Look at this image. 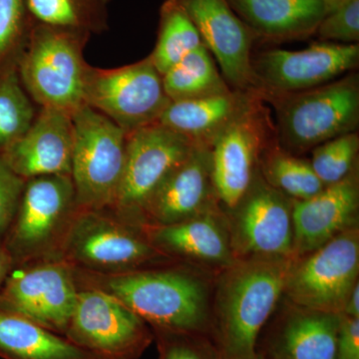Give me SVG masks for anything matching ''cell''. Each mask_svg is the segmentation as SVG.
Instances as JSON below:
<instances>
[{
	"instance_id": "484cf974",
	"label": "cell",
	"mask_w": 359,
	"mask_h": 359,
	"mask_svg": "<svg viewBox=\"0 0 359 359\" xmlns=\"http://www.w3.org/2000/svg\"><path fill=\"white\" fill-rule=\"evenodd\" d=\"M259 171L269 186L294 201L308 200L325 188L309 161L287 152L278 142L264 149Z\"/></svg>"
},
{
	"instance_id": "8fae6325",
	"label": "cell",
	"mask_w": 359,
	"mask_h": 359,
	"mask_svg": "<svg viewBox=\"0 0 359 359\" xmlns=\"http://www.w3.org/2000/svg\"><path fill=\"white\" fill-rule=\"evenodd\" d=\"M65 337L100 359H138L154 332L119 299L98 290H79Z\"/></svg>"
},
{
	"instance_id": "836d02e7",
	"label": "cell",
	"mask_w": 359,
	"mask_h": 359,
	"mask_svg": "<svg viewBox=\"0 0 359 359\" xmlns=\"http://www.w3.org/2000/svg\"><path fill=\"white\" fill-rule=\"evenodd\" d=\"M25 182L0 157V245L15 218Z\"/></svg>"
},
{
	"instance_id": "d6986e66",
	"label": "cell",
	"mask_w": 359,
	"mask_h": 359,
	"mask_svg": "<svg viewBox=\"0 0 359 359\" xmlns=\"http://www.w3.org/2000/svg\"><path fill=\"white\" fill-rule=\"evenodd\" d=\"M72 114L40 107L32 126L0 157L25 180L46 175H71Z\"/></svg>"
},
{
	"instance_id": "52a82bcc",
	"label": "cell",
	"mask_w": 359,
	"mask_h": 359,
	"mask_svg": "<svg viewBox=\"0 0 359 359\" xmlns=\"http://www.w3.org/2000/svg\"><path fill=\"white\" fill-rule=\"evenodd\" d=\"M72 120L70 176L78 208L110 210L124 174L128 134L88 106L75 111Z\"/></svg>"
},
{
	"instance_id": "5b68a950",
	"label": "cell",
	"mask_w": 359,
	"mask_h": 359,
	"mask_svg": "<svg viewBox=\"0 0 359 359\" xmlns=\"http://www.w3.org/2000/svg\"><path fill=\"white\" fill-rule=\"evenodd\" d=\"M58 259L72 268L103 275L177 263L156 249L142 228L106 210L81 208L71 221Z\"/></svg>"
},
{
	"instance_id": "6da1fadb",
	"label": "cell",
	"mask_w": 359,
	"mask_h": 359,
	"mask_svg": "<svg viewBox=\"0 0 359 359\" xmlns=\"http://www.w3.org/2000/svg\"><path fill=\"white\" fill-rule=\"evenodd\" d=\"M72 269L78 290L112 295L152 330L210 334L214 273L181 263L113 275Z\"/></svg>"
},
{
	"instance_id": "603a6c76",
	"label": "cell",
	"mask_w": 359,
	"mask_h": 359,
	"mask_svg": "<svg viewBox=\"0 0 359 359\" xmlns=\"http://www.w3.org/2000/svg\"><path fill=\"white\" fill-rule=\"evenodd\" d=\"M254 94L231 90L222 95L171 101L158 123L194 144L211 147L219 132L244 109Z\"/></svg>"
},
{
	"instance_id": "4dcf8cb0",
	"label": "cell",
	"mask_w": 359,
	"mask_h": 359,
	"mask_svg": "<svg viewBox=\"0 0 359 359\" xmlns=\"http://www.w3.org/2000/svg\"><path fill=\"white\" fill-rule=\"evenodd\" d=\"M32 25L25 0H0V70L18 63Z\"/></svg>"
},
{
	"instance_id": "7402d4cb",
	"label": "cell",
	"mask_w": 359,
	"mask_h": 359,
	"mask_svg": "<svg viewBox=\"0 0 359 359\" xmlns=\"http://www.w3.org/2000/svg\"><path fill=\"white\" fill-rule=\"evenodd\" d=\"M256 39L290 41L316 34L327 13L321 0H226Z\"/></svg>"
},
{
	"instance_id": "d6a6232c",
	"label": "cell",
	"mask_w": 359,
	"mask_h": 359,
	"mask_svg": "<svg viewBox=\"0 0 359 359\" xmlns=\"http://www.w3.org/2000/svg\"><path fill=\"white\" fill-rule=\"evenodd\" d=\"M316 34L320 41L358 44L359 0H348L334 11H328L320 21Z\"/></svg>"
},
{
	"instance_id": "e0dca14e",
	"label": "cell",
	"mask_w": 359,
	"mask_h": 359,
	"mask_svg": "<svg viewBox=\"0 0 359 359\" xmlns=\"http://www.w3.org/2000/svg\"><path fill=\"white\" fill-rule=\"evenodd\" d=\"M142 230L156 249L177 263L217 275L237 261L221 207L180 223Z\"/></svg>"
},
{
	"instance_id": "d590c367",
	"label": "cell",
	"mask_w": 359,
	"mask_h": 359,
	"mask_svg": "<svg viewBox=\"0 0 359 359\" xmlns=\"http://www.w3.org/2000/svg\"><path fill=\"white\" fill-rule=\"evenodd\" d=\"M340 314L348 318H359V283L354 287L353 292L347 297Z\"/></svg>"
},
{
	"instance_id": "8d00e7d4",
	"label": "cell",
	"mask_w": 359,
	"mask_h": 359,
	"mask_svg": "<svg viewBox=\"0 0 359 359\" xmlns=\"http://www.w3.org/2000/svg\"><path fill=\"white\" fill-rule=\"evenodd\" d=\"M13 266V259L9 256L7 250L4 249V245H0V290H1L7 276L9 275Z\"/></svg>"
},
{
	"instance_id": "ba28073f",
	"label": "cell",
	"mask_w": 359,
	"mask_h": 359,
	"mask_svg": "<svg viewBox=\"0 0 359 359\" xmlns=\"http://www.w3.org/2000/svg\"><path fill=\"white\" fill-rule=\"evenodd\" d=\"M194 146L192 141L158 122L127 135L124 174L114 204L106 211L142 228L149 201Z\"/></svg>"
},
{
	"instance_id": "2e32d148",
	"label": "cell",
	"mask_w": 359,
	"mask_h": 359,
	"mask_svg": "<svg viewBox=\"0 0 359 359\" xmlns=\"http://www.w3.org/2000/svg\"><path fill=\"white\" fill-rule=\"evenodd\" d=\"M231 89L259 93L252 65L256 37L226 0H179Z\"/></svg>"
},
{
	"instance_id": "ac0fdd59",
	"label": "cell",
	"mask_w": 359,
	"mask_h": 359,
	"mask_svg": "<svg viewBox=\"0 0 359 359\" xmlns=\"http://www.w3.org/2000/svg\"><path fill=\"white\" fill-rule=\"evenodd\" d=\"M219 207L212 179L211 147L195 144L149 201L143 226L180 223Z\"/></svg>"
},
{
	"instance_id": "74e56055",
	"label": "cell",
	"mask_w": 359,
	"mask_h": 359,
	"mask_svg": "<svg viewBox=\"0 0 359 359\" xmlns=\"http://www.w3.org/2000/svg\"><path fill=\"white\" fill-rule=\"evenodd\" d=\"M321 1L325 4L328 13V11H334V9L341 6V4H346V2L348 1V0H321Z\"/></svg>"
},
{
	"instance_id": "44dd1931",
	"label": "cell",
	"mask_w": 359,
	"mask_h": 359,
	"mask_svg": "<svg viewBox=\"0 0 359 359\" xmlns=\"http://www.w3.org/2000/svg\"><path fill=\"white\" fill-rule=\"evenodd\" d=\"M283 304L264 358L337 359L340 314Z\"/></svg>"
},
{
	"instance_id": "30bf717a",
	"label": "cell",
	"mask_w": 359,
	"mask_h": 359,
	"mask_svg": "<svg viewBox=\"0 0 359 359\" xmlns=\"http://www.w3.org/2000/svg\"><path fill=\"white\" fill-rule=\"evenodd\" d=\"M359 226H353L304 256L294 257L283 297L302 308L341 313L358 285Z\"/></svg>"
},
{
	"instance_id": "83f0119b",
	"label": "cell",
	"mask_w": 359,
	"mask_h": 359,
	"mask_svg": "<svg viewBox=\"0 0 359 359\" xmlns=\"http://www.w3.org/2000/svg\"><path fill=\"white\" fill-rule=\"evenodd\" d=\"M202 45L199 32L179 0H166L160 9L157 42L149 55L160 74H165Z\"/></svg>"
},
{
	"instance_id": "4fadbf2b",
	"label": "cell",
	"mask_w": 359,
	"mask_h": 359,
	"mask_svg": "<svg viewBox=\"0 0 359 359\" xmlns=\"http://www.w3.org/2000/svg\"><path fill=\"white\" fill-rule=\"evenodd\" d=\"M72 266L59 259L13 266L0 290V311L65 337L76 306Z\"/></svg>"
},
{
	"instance_id": "d4e9b609",
	"label": "cell",
	"mask_w": 359,
	"mask_h": 359,
	"mask_svg": "<svg viewBox=\"0 0 359 359\" xmlns=\"http://www.w3.org/2000/svg\"><path fill=\"white\" fill-rule=\"evenodd\" d=\"M162 77L165 91L171 101L222 95L233 90L219 72L205 45L187 54Z\"/></svg>"
},
{
	"instance_id": "1f68e13d",
	"label": "cell",
	"mask_w": 359,
	"mask_h": 359,
	"mask_svg": "<svg viewBox=\"0 0 359 359\" xmlns=\"http://www.w3.org/2000/svg\"><path fill=\"white\" fill-rule=\"evenodd\" d=\"M153 332L160 359H222L210 334L162 330Z\"/></svg>"
},
{
	"instance_id": "277c9868",
	"label": "cell",
	"mask_w": 359,
	"mask_h": 359,
	"mask_svg": "<svg viewBox=\"0 0 359 359\" xmlns=\"http://www.w3.org/2000/svg\"><path fill=\"white\" fill-rule=\"evenodd\" d=\"M262 98L275 106L278 144L292 154H304L341 135L358 132V73L313 89Z\"/></svg>"
},
{
	"instance_id": "9c48e42d",
	"label": "cell",
	"mask_w": 359,
	"mask_h": 359,
	"mask_svg": "<svg viewBox=\"0 0 359 359\" xmlns=\"http://www.w3.org/2000/svg\"><path fill=\"white\" fill-rule=\"evenodd\" d=\"M170 103L162 75L150 56L112 69L90 66L84 105L109 118L127 134L159 121Z\"/></svg>"
},
{
	"instance_id": "4316f807",
	"label": "cell",
	"mask_w": 359,
	"mask_h": 359,
	"mask_svg": "<svg viewBox=\"0 0 359 359\" xmlns=\"http://www.w3.org/2000/svg\"><path fill=\"white\" fill-rule=\"evenodd\" d=\"M111 0H25L32 21L99 34L108 29Z\"/></svg>"
},
{
	"instance_id": "8992f818",
	"label": "cell",
	"mask_w": 359,
	"mask_h": 359,
	"mask_svg": "<svg viewBox=\"0 0 359 359\" xmlns=\"http://www.w3.org/2000/svg\"><path fill=\"white\" fill-rule=\"evenodd\" d=\"M77 210L70 175H46L26 180L20 207L2 244L14 266L58 259Z\"/></svg>"
},
{
	"instance_id": "3957f363",
	"label": "cell",
	"mask_w": 359,
	"mask_h": 359,
	"mask_svg": "<svg viewBox=\"0 0 359 359\" xmlns=\"http://www.w3.org/2000/svg\"><path fill=\"white\" fill-rule=\"evenodd\" d=\"M88 33L33 21L18 71L25 91L40 107L73 115L84 105L90 65L84 59Z\"/></svg>"
},
{
	"instance_id": "e575fe53",
	"label": "cell",
	"mask_w": 359,
	"mask_h": 359,
	"mask_svg": "<svg viewBox=\"0 0 359 359\" xmlns=\"http://www.w3.org/2000/svg\"><path fill=\"white\" fill-rule=\"evenodd\" d=\"M337 359H359V318L340 314Z\"/></svg>"
},
{
	"instance_id": "7c38bea8",
	"label": "cell",
	"mask_w": 359,
	"mask_h": 359,
	"mask_svg": "<svg viewBox=\"0 0 359 359\" xmlns=\"http://www.w3.org/2000/svg\"><path fill=\"white\" fill-rule=\"evenodd\" d=\"M224 212L236 259L294 257V200L259 171L238 204Z\"/></svg>"
},
{
	"instance_id": "9a60e30c",
	"label": "cell",
	"mask_w": 359,
	"mask_h": 359,
	"mask_svg": "<svg viewBox=\"0 0 359 359\" xmlns=\"http://www.w3.org/2000/svg\"><path fill=\"white\" fill-rule=\"evenodd\" d=\"M358 65V44L325 41L302 50L269 49L252 59L261 96L313 89L355 71Z\"/></svg>"
},
{
	"instance_id": "f1b7e54d",
	"label": "cell",
	"mask_w": 359,
	"mask_h": 359,
	"mask_svg": "<svg viewBox=\"0 0 359 359\" xmlns=\"http://www.w3.org/2000/svg\"><path fill=\"white\" fill-rule=\"evenodd\" d=\"M36 113L21 83L18 63L0 70V154L29 129Z\"/></svg>"
},
{
	"instance_id": "ffe728a7",
	"label": "cell",
	"mask_w": 359,
	"mask_h": 359,
	"mask_svg": "<svg viewBox=\"0 0 359 359\" xmlns=\"http://www.w3.org/2000/svg\"><path fill=\"white\" fill-rule=\"evenodd\" d=\"M358 169L308 200H294V257L308 255L358 226Z\"/></svg>"
},
{
	"instance_id": "f35d334b",
	"label": "cell",
	"mask_w": 359,
	"mask_h": 359,
	"mask_svg": "<svg viewBox=\"0 0 359 359\" xmlns=\"http://www.w3.org/2000/svg\"><path fill=\"white\" fill-rule=\"evenodd\" d=\"M256 359H264V356L262 355V354L259 353V355H257V358Z\"/></svg>"
},
{
	"instance_id": "cb8c5ba5",
	"label": "cell",
	"mask_w": 359,
	"mask_h": 359,
	"mask_svg": "<svg viewBox=\"0 0 359 359\" xmlns=\"http://www.w3.org/2000/svg\"><path fill=\"white\" fill-rule=\"evenodd\" d=\"M0 356L4 359H100L60 334L4 311H0Z\"/></svg>"
},
{
	"instance_id": "7a4b0ae2",
	"label": "cell",
	"mask_w": 359,
	"mask_h": 359,
	"mask_svg": "<svg viewBox=\"0 0 359 359\" xmlns=\"http://www.w3.org/2000/svg\"><path fill=\"white\" fill-rule=\"evenodd\" d=\"M294 259H237L215 276L210 337L222 359L257 358V339L282 301Z\"/></svg>"
},
{
	"instance_id": "f546056e",
	"label": "cell",
	"mask_w": 359,
	"mask_h": 359,
	"mask_svg": "<svg viewBox=\"0 0 359 359\" xmlns=\"http://www.w3.org/2000/svg\"><path fill=\"white\" fill-rule=\"evenodd\" d=\"M359 136L353 132L325 142L311 150L314 173L325 186L339 183L358 169Z\"/></svg>"
},
{
	"instance_id": "5bb4252c",
	"label": "cell",
	"mask_w": 359,
	"mask_h": 359,
	"mask_svg": "<svg viewBox=\"0 0 359 359\" xmlns=\"http://www.w3.org/2000/svg\"><path fill=\"white\" fill-rule=\"evenodd\" d=\"M261 99L255 93L211 144L212 184L224 211L233 209L247 192L262 152L271 142L273 127Z\"/></svg>"
}]
</instances>
